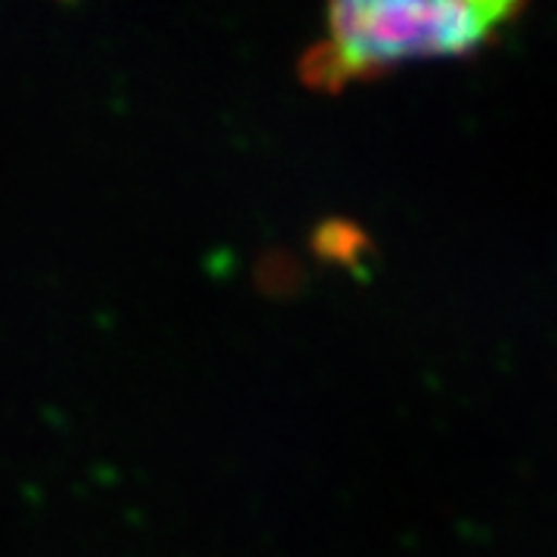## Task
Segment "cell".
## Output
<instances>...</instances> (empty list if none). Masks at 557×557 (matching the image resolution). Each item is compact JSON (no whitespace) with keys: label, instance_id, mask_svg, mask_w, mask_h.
Returning a JSON list of instances; mask_svg holds the SVG:
<instances>
[{"label":"cell","instance_id":"1","mask_svg":"<svg viewBox=\"0 0 557 557\" xmlns=\"http://www.w3.org/2000/svg\"><path fill=\"white\" fill-rule=\"evenodd\" d=\"M523 13L511 0H347L325 10L319 38L298 60V78L338 94L357 81L424 60L490 47Z\"/></svg>","mask_w":557,"mask_h":557}]
</instances>
